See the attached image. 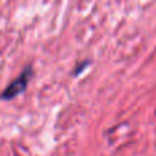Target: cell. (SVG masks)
Wrapping results in <instances>:
<instances>
[{"label": "cell", "instance_id": "cell-1", "mask_svg": "<svg viewBox=\"0 0 156 156\" xmlns=\"http://www.w3.org/2000/svg\"><path fill=\"white\" fill-rule=\"evenodd\" d=\"M32 76H33L32 67L27 66V67L15 78V80L11 81V82L8 83V86L3 90V93H2V99L3 100H11V99L18 97L19 94H22L25 90H26Z\"/></svg>", "mask_w": 156, "mask_h": 156}]
</instances>
